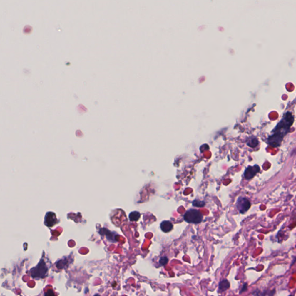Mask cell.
<instances>
[{
  "mask_svg": "<svg viewBox=\"0 0 296 296\" xmlns=\"http://www.w3.org/2000/svg\"><path fill=\"white\" fill-rule=\"evenodd\" d=\"M293 296V295H290V296Z\"/></svg>",
  "mask_w": 296,
  "mask_h": 296,
  "instance_id": "18",
  "label": "cell"
},
{
  "mask_svg": "<svg viewBox=\"0 0 296 296\" xmlns=\"http://www.w3.org/2000/svg\"><path fill=\"white\" fill-rule=\"evenodd\" d=\"M141 217V214L138 211H134L130 213L129 219L131 222H137L139 220Z\"/></svg>",
  "mask_w": 296,
  "mask_h": 296,
  "instance_id": "10",
  "label": "cell"
},
{
  "mask_svg": "<svg viewBox=\"0 0 296 296\" xmlns=\"http://www.w3.org/2000/svg\"><path fill=\"white\" fill-rule=\"evenodd\" d=\"M260 171V168L258 165L249 166L246 168L244 172V177L246 179H251L255 177Z\"/></svg>",
  "mask_w": 296,
  "mask_h": 296,
  "instance_id": "5",
  "label": "cell"
},
{
  "mask_svg": "<svg viewBox=\"0 0 296 296\" xmlns=\"http://www.w3.org/2000/svg\"><path fill=\"white\" fill-rule=\"evenodd\" d=\"M294 122V117L290 112H287L272 131V134L268 138V144L274 147H278L284 137L289 133Z\"/></svg>",
  "mask_w": 296,
  "mask_h": 296,
  "instance_id": "1",
  "label": "cell"
},
{
  "mask_svg": "<svg viewBox=\"0 0 296 296\" xmlns=\"http://www.w3.org/2000/svg\"><path fill=\"white\" fill-rule=\"evenodd\" d=\"M258 144H259V141H258L257 139L255 137L250 138L247 142V145L249 146H250V148H253L256 147Z\"/></svg>",
  "mask_w": 296,
  "mask_h": 296,
  "instance_id": "11",
  "label": "cell"
},
{
  "mask_svg": "<svg viewBox=\"0 0 296 296\" xmlns=\"http://www.w3.org/2000/svg\"><path fill=\"white\" fill-rule=\"evenodd\" d=\"M250 202L245 197H240L237 201L236 207L240 213L243 214L246 212L250 208Z\"/></svg>",
  "mask_w": 296,
  "mask_h": 296,
  "instance_id": "4",
  "label": "cell"
},
{
  "mask_svg": "<svg viewBox=\"0 0 296 296\" xmlns=\"http://www.w3.org/2000/svg\"><path fill=\"white\" fill-rule=\"evenodd\" d=\"M275 290L274 289L273 291H271V293H270V296H274V294H275Z\"/></svg>",
  "mask_w": 296,
  "mask_h": 296,
  "instance_id": "16",
  "label": "cell"
},
{
  "mask_svg": "<svg viewBox=\"0 0 296 296\" xmlns=\"http://www.w3.org/2000/svg\"><path fill=\"white\" fill-rule=\"evenodd\" d=\"M45 296H56L55 294L53 292L52 289H49L45 293Z\"/></svg>",
  "mask_w": 296,
  "mask_h": 296,
  "instance_id": "14",
  "label": "cell"
},
{
  "mask_svg": "<svg viewBox=\"0 0 296 296\" xmlns=\"http://www.w3.org/2000/svg\"><path fill=\"white\" fill-rule=\"evenodd\" d=\"M94 296H100V295H98V294H96V295H94Z\"/></svg>",
  "mask_w": 296,
  "mask_h": 296,
  "instance_id": "17",
  "label": "cell"
},
{
  "mask_svg": "<svg viewBox=\"0 0 296 296\" xmlns=\"http://www.w3.org/2000/svg\"><path fill=\"white\" fill-rule=\"evenodd\" d=\"M168 261H169V259L167 256H163L160 259L159 263L161 266H164L168 264Z\"/></svg>",
  "mask_w": 296,
  "mask_h": 296,
  "instance_id": "13",
  "label": "cell"
},
{
  "mask_svg": "<svg viewBox=\"0 0 296 296\" xmlns=\"http://www.w3.org/2000/svg\"><path fill=\"white\" fill-rule=\"evenodd\" d=\"M173 223L168 220H164L160 224V228L164 233H169L173 229Z\"/></svg>",
  "mask_w": 296,
  "mask_h": 296,
  "instance_id": "7",
  "label": "cell"
},
{
  "mask_svg": "<svg viewBox=\"0 0 296 296\" xmlns=\"http://www.w3.org/2000/svg\"><path fill=\"white\" fill-rule=\"evenodd\" d=\"M48 268L46 262L43 259H41L35 267L32 268L30 271V274L33 278H45L48 273Z\"/></svg>",
  "mask_w": 296,
  "mask_h": 296,
  "instance_id": "2",
  "label": "cell"
},
{
  "mask_svg": "<svg viewBox=\"0 0 296 296\" xmlns=\"http://www.w3.org/2000/svg\"><path fill=\"white\" fill-rule=\"evenodd\" d=\"M69 265V260L67 258H64L59 260L56 262V267L58 269H66Z\"/></svg>",
  "mask_w": 296,
  "mask_h": 296,
  "instance_id": "9",
  "label": "cell"
},
{
  "mask_svg": "<svg viewBox=\"0 0 296 296\" xmlns=\"http://www.w3.org/2000/svg\"><path fill=\"white\" fill-rule=\"evenodd\" d=\"M57 223L56 216L53 212H48L46 213L45 218V224L48 227L54 226Z\"/></svg>",
  "mask_w": 296,
  "mask_h": 296,
  "instance_id": "6",
  "label": "cell"
},
{
  "mask_svg": "<svg viewBox=\"0 0 296 296\" xmlns=\"http://www.w3.org/2000/svg\"><path fill=\"white\" fill-rule=\"evenodd\" d=\"M192 204L194 207L201 208V207H204L205 205V203L204 201H202L199 200H194L193 201Z\"/></svg>",
  "mask_w": 296,
  "mask_h": 296,
  "instance_id": "12",
  "label": "cell"
},
{
  "mask_svg": "<svg viewBox=\"0 0 296 296\" xmlns=\"http://www.w3.org/2000/svg\"><path fill=\"white\" fill-rule=\"evenodd\" d=\"M183 218L185 221L189 223L198 224L203 221V215L199 210L190 209L186 212Z\"/></svg>",
  "mask_w": 296,
  "mask_h": 296,
  "instance_id": "3",
  "label": "cell"
},
{
  "mask_svg": "<svg viewBox=\"0 0 296 296\" xmlns=\"http://www.w3.org/2000/svg\"><path fill=\"white\" fill-rule=\"evenodd\" d=\"M247 290V284L246 283H244V285H243V287H242V289H241V290H240V294H241V293H243V292H246Z\"/></svg>",
  "mask_w": 296,
  "mask_h": 296,
  "instance_id": "15",
  "label": "cell"
},
{
  "mask_svg": "<svg viewBox=\"0 0 296 296\" xmlns=\"http://www.w3.org/2000/svg\"><path fill=\"white\" fill-rule=\"evenodd\" d=\"M230 284L227 279H223L219 282L218 287V293H222L230 288Z\"/></svg>",
  "mask_w": 296,
  "mask_h": 296,
  "instance_id": "8",
  "label": "cell"
}]
</instances>
